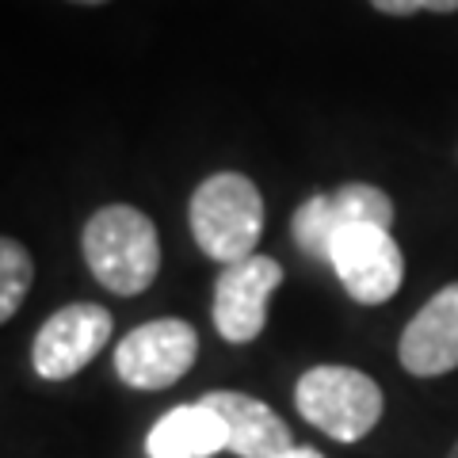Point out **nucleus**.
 I'll list each match as a JSON object with an SVG mask.
<instances>
[{
    "label": "nucleus",
    "mask_w": 458,
    "mask_h": 458,
    "mask_svg": "<svg viewBox=\"0 0 458 458\" xmlns=\"http://www.w3.org/2000/svg\"><path fill=\"white\" fill-rule=\"evenodd\" d=\"M84 264L99 286H107L119 298H134L149 291V283L161 271V237L149 214L138 207H104L84 222L81 233Z\"/></svg>",
    "instance_id": "nucleus-1"
},
{
    "label": "nucleus",
    "mask_w": 458,
    "mask_h": 458,
    "mask_svg": "<svg viewBox=\"0 0 458 458\" xmlns=\"http://www.w3.org/2000/svg\"><path fill=\"white\" fill-rule=\"evenodd\" d=\"M191 237L210 260L237 264L256 252L264 233L260 188L241 172H214L191 195Z\"/></svg>",
    "instance_id": "nucleus-2"
},
{
    "label": "nucleus",
    "mask_w": 458,
    "mask_h": 458,
    "mask_svg": "<svg viewBox=\"0 0 458 458\" xmlns=\"http://www.w3.org/2000/svg\"><path fill=\"white\" fill-rule=\"evenodd\" d=\"M294 405L328 439L355 443L382 420L386 397H382V386L370 375H363V370L325 363L298 378Z\"/></svg>",
    "instance_id": "nucleus-3"
},
{
    "label": "nucleus",
    "mask_w": 458,
    "mask_h": 458,
    "mask_svg": "<svg viewBox=\"0 0 458 458\" xmlns=\"http://www.w3.org/2000/svg\"><path fill=\"white\" fill-rule=\"evenodd\" d=\"M328 264L344 283V291L363 306L390 302L405 279V256H401L397 241L386 225L370 222L344 225L328 245Z\"/></svg>",
    "instance_id": "nucleus-4"
},
{
    "label": "nucleus",
    "mask_w": 458,
    "mask_h": 458,
    "mask_svg": "<svg viewBox=\"0 0 458 458\" xmlns=\"http://www.w3.org/2000/svg\"><path fill=\"white\" fill-rule=\"evenodd\" d=\"M199 333L180 318H161L131 328L114 344V370L131 390H165L191 370Z\"/></svg>",
    "instance_id": "nucleus-5"
},
{
    "label": "nucleus",
    "mask_w": 458,
    "mask_h": 458,
    "mask_svg": "<svg viewBox=\"0 0 458 458\" xmlns=\"http://www.w3.org/2000/svg\"><path fill=\"white\" fill-rule=\"evenodd\" d=\"M111 310L99 302H69L42 321L35 336V375L47 382H65L84 370L111 340Z\"/></svg>",
    "instance_id": "nucleus-6"
},
{
    "label": "nucleus",
    "mask_w": 458,
    "mask_h": 458,
    "mask_svg": "<svg viewBox=\"0 0 458 458\" xmlns=\"http://www.w3.org/2000/svg\"><path fill=\"white\" fill-rule=\"evenodd\" d=\"M394 225V199L386 195L375 183H344V188L328 191V195H310L302 207L294 210L291 233L298 241V249L313 260H328V245L344 225Z\"/></svg>",
    "instance_id": "nucleus-7"
},
{
    "label": "nucleus",
    "mask_w": 458,
    "mask_h": 458,
    "mask_svg": "<svg viewBox=\"0 0 458 458\" xmlns=\"http://www.w3.org/2000/svg\"><path fill=\"white\" fill-rule=\"evenodd\" d=\"M283 283L279 260L264 252H252L237 264H225V271L214 283V328L229 344H249L264 333L267 325V298Z\"/></svg>",
    "instance_id": "nucleus-8"
},
{
    "label": "nucleus",
    "mask_w": 458,
    "mask_h": 458,
    "mask_svg": "<svg viewBox=\"0 0 458 458\" xmlns=\"http://www.w3.org/2000/svg\"><path fill=\"white\" fill-rule=\"evenodd\" d=\"M401 367L417 378H436L458 367V283L443 286L401 333Z\"/></svg>",
    "instance_id": "nucleus-9"
},
{
    "label": "nucleus",
    "mask_w": 458,
    "mask_h": 458,
    "mask_svg": "<svg viewBox=\"0 0 458 458\" xmlns=\"http://www.w3.org/2000/svg\"><path fill=\"white\" fill-rule=\"evenodd\" d=\"M207 405L218 412L225 424V451L237 458H279L294 447L291 428L283 424V417L271 405H264L260 397L237 394V390H210Z\"/></svg>",
    "instance_id": "nucleus-10"
},
{
    "label": "nucleus",
    "mask_w": 458,
    "mask_h": 458,
    "mask_svg": "<svg viewBox=\"0 0 458 458\" xmlns=\"http://www.w3.org/2000/svg\"><path fill=\"white\" fill-rule=\"evenodd\" d=\"M225 424L207 401L168 409L149 428L146 454L149 458H214L225 451Z\"/></svg>",
    "instance_id": "nucleus-11"
},
{
    "label": "nucleus",
    "mask_w": 458,
    "mask_h": 458,
    "mask_svg": "<svg viewBox=\"0 0 458 458\" xmlns=\"http://www.w3.org/2000/svg\"><path fill=\"white\" fill-rule=\"evenodd\" d=\"M31 283H35L31 252H27L20 241L4 237L0 241V321L16 318V310L27 298V291H31Z\"/></svg>",
    "instance_id": "nucleus-12"
},
{
    "label": "nucleus",
    "mask_w": 458,
    "mask_h": 458,
    "mask_svg": "<svg viewBox=\"0 0 458 458\" xmlns=\"http://www.w3.org/2000/svg\"><path fill=\"white\" fill-rule=\"evenodd\" d=\"M378 12L386 16H412V12H439V16H447V12H458V0H370Z\"/></svg>",
    "instance_id": "nucleus-13"
},
{
    "label": "nucleus",
    "mask_w": 458,
    "mask_h": 458,
    "mask_svg": "<svg viewBox=\"0 0 458 458\" xmlns=\"http://www.w3.org/2000/svg\"><path fill=\"white\" fill-rule=\"evenodd\" d=\"M279 458H325L321 451H313V447H291L286 454H279Z\"/></svg>",
    "instance_id": "nucleus-14"
},
{
    "label": "nucleus",
    "mask_w": 458,
    "mask_h": 458,
    "mask_svg": "<svg viewBox=\"0 0 458 458\" xmlns=\"http://www.w3.org/2000/svg\"><path fill=\"white\" fill-rule=\"evenodd\" d=\"M73 4H107V0H73Z\"/></svg>",
    "instance_id": "nucleus-15"
},
{
    "label": "nucleus",
    "mask_w": 458,
    "mask_h": 458,
    "mask_svg": "<svg viewBox=\"0 0 458 458\" xmlns=\"http://www.w3.org/2000/svg\"><path fill=\"white\" fill-rule=\"evenodd\" d=\"M447 458H458V443H454V447H451V454Z\"/></svg>",
    "instance_id": "nucleus-16"
}]
</instances>
